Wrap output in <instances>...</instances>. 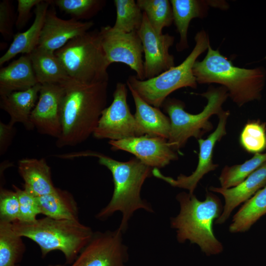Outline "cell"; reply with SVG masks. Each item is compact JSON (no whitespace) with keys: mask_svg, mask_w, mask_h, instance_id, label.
<instances>
[{"mask_svg":"<svg viewBox=\"0 0 266 266\" xmlns=\"http://www.w3.org/2000/svg\"><path fill=\"white\" fill-rule=\"evenodd\" d=\"M82 157L98 158L99 163L106 167L112 175L114 191L112 198L107 205L96 215L98 219L105 220L115 212H121L122 218L119 228L124 233L135 211L142 209L149 212H153L151 205L142 199L140 195L144 181L152 175V168L136 157H133L127 162H120L90 150L61 155V158L64 159Z\"/></svg>","mask_w":266,"mask_h":266,"instance_id":"1","label":"cell"},{"mask_svg":"<svg viewBox=\"0 0 266 266\" xmlns=\"http://www.w3.org/2000/svg\"><path fill=\"white\" fill-rule=\"evenodd\" d=\"M61 84L65 95L62 133L56 142L59 148L75 146L93 135L106 107L108 81L87 83L69 77Z\"/></svg>","mask_w":266,"mask_h":266,"instance_id":"2","label":"cell"},{"mask_svg":"<svg viewBox=\"0 0 266 266\" xmlns=\"http://www.w3.org/2000/svg\"><path fill=\"white\" fill-rule=\"evenodd\" d=\"M193 71L198 83H216L224 87L229 97L239 107L260 100L266 80L263 66L245 68L235 66L210 45L204 59L196 61Z\"/></svg>","mask_w":266,"mask_h":266,"instance_id":"3","label":"cell"},{"mask_svg":"<svg viewBox=\"0 0 266 266\" xmlns=\"http://www.w3.org/2000/svg\"><path fill=\"white\" fill-rule=\"evenodd\" d=\"M179 203V214L170 219V225L176 230L180 243L189 240L197 244L207 256L216 255L223 249L215 237L213 223L221 214L222 202L215 194L207 192L205 199L199 200L194 194L181 192L176 196Z\"/></svg>","mask_w":266,"mask_h":266,"instance_id":"4","label":"cell"},{"mask_svg":"<svg viewBox=\"0 0 266 266\" xmlns=\"http://www.w3.org/2000/svg\"><path fill=\"white\" fill-rule=\"evenodd\" d=\"M14 232L34 241L42 257L53 250L61 251L66 263L72 264L92 238L94 232L79 220L55 219L46 217L31 222L15 221Z\"/></svg>","mask_w":266,"mask_h":266,"instance_id":"5","label":"cell"},{"mask_svg":"<svg viewBox=\"0 0 266 266\" xmlns=\"http://www.w3.org/2000/svg\"><path fill=\"white\" fill-rule=\"evenodd\" d=\"M200 95L206 99L207 104L200 112L196 114L186 112L184 102L175 98H167L163 104L170 121L167 141L175 151L183 148L190 137L198 140L213 129L209 119L213 115L218 116L224 111L223 104L229 97L227 90L222 86H210Z\"/></svg>","mask_w":266,"mask_h":266,"instance_id":"6","label":"cell"},{"mask_svg":"<svg viewBox=\"0 0 266 266\" xmlns=\"http://www.w3.org/2000/svg\"><path fill=\"white\" fill-rule=\"evenodd\" d=\"M195 45L180 65L174 66L160 75L149 79L140 80L135 75H130L128 86L151 105L160 108L167 97L174 91L183 87L196 88L198 83L193 68L198 58L208 49L210 44L208 35L202 30L195 36Z\"/></svg>","mask_w":266,"mask_h":266,"instance_id":"7","label":"cell"},{"mask_svg":"<svg viewBox=\"0 0 266 266\" xmlns=\"http://www.w3.org/2000/svg\"><path fill=\"white\" fill-rule=\"evenodd\" d=\"M55 53L70 78L87 83L108 81L110 64L100 31H88L72 39Z\"/></svg>","mask_w":266,"mask_h":266,"instance_id":"8","label":"cell"},{"mask_svg":"<svg viewBox=\"0 0 266 266\" xmlns=\"http://www.w3.org/2000/svg\"><path fill=\"white\" fill-rule=\"evenodd\" d=\"M127 85L118 82L111 104L102 111L92 135L98 139L118 140L143 136L127 103Z\"/></svg>","mask_w":266,"mask_h":266,"instance_id":"9","label":"cell"},{"mask_svg":"<svg viewBox=\"0 0 266 266\" xmlns=\"http://www.w3.org/2000/svg\"><path fill=\"white\" fill-rule=\"evenodd\" d=\"M123 232H97L69 266H126L128 247L123 241Z\"/></svg>","mask_w":266,"mask_h":266,"instance_id":"10","label":"cell"},{"mask_svg":"<svg viewBox=\"0 0 266 266\" xmlns=\"http://www.w3.org/2000/svg\"><path fill=\"white\" fill-rule=\"evenodd\" d=\"M100 33L102 46L109 64L123 63L136 72L138 79L145 80L143 49L138 32H118L113 31L112 27L106 26L100 28Z\"/></svg>","mask_w":266,"mask_h":266,"instance_id":"11","label":"cell"},{"mask_svg":"<svg viewBox=\"0 0 266 266\" xmlns=\"http://www.w3.org/2000/svg\"><path fill=\"white\" fill-rule=\"evenodd\" d=\"M230 115L229 110L223 111L218 116L216 129L206 139H198L199 161L195 170L188 176L181 174L174 179L164 175L158 168H153L152 175L162 179L172 187L185 189L193 194L200 180L207 173L214 170L218 166L213 163V154L215 144L226 134V124Z\"/></svg>","mask_w":266,"mask_h":266,"instance_id":"12","label":"cell"},{"mask_svg":"<svg viewBox=\"0 0 266 266\" xmlns=\"http://www.w3.org/2000/svg\"><path fill=\"white\" fill-rule=\"evenodd\" d=\"M137 32L144 53L145 80L154 78L175 66L174 56L169 52L174 42L173 36L157 33L144 12L142 23Z\"/></svg>","mask_w":266,"mask_h":266,"instance_id":"13","label":"cell"},{"mask_svg":"<svg viewBox=\"0 0 266 266\" xmlns=\"http://www.w3.org/2000/svg\"><path fill=\"white\" fill-rule=\"evenodd\" d=\"M65 89L61 84H41L39 97L30 117L41 134L59 138L62 133V109Z\"/></svg>","mask_w":266,"mask_h":266,"instance_id":"14","label":"cell"},{"mask_svg":"<svg viewBox=\"0 0 266 266\" xmlns=\"http://www.w3.org/2000/svg\"><path fill=\"white\" fill-rule=\"evenodd\" d=\"M108 143L112 150L130 153L152 168H163L178 158L167 139L162 137L143 135L109 140Z\"/></svg>","mask_w":266,"mask_h":266,"instance_id":"15","label":"cell"},{"mask_svg":"<svg viewBox=\"0 0 266 266\" xmlns=\"http://www.w3.org/2000/svg\"><path fill=\"white\" fill-rule=\"evenodd\" d=\"M93 25V21L62 19L54 9L48 10L37 47L55 53L72 39L88 32Z\"/></svg>","mask_w":266,"mask_h":266,"instance_id":"16","label":"cell"},{"mask_svg":"<svg viewBox=\"0 0 266 266\" xmlns=\"http://www.w3.org/2000/svg\"><path fill=\"white\" fill-rule=\"evenodd\" d=\"M266 186V163L235 187L228 189L210 187V191L221 194L225 200L223 211L215 223L218 225L224 223L235 207L246 202Z\"/></svg>","mask_w":266,"mask_h":266,"instance_id":"17","label":"cell"},{"mask_svg":"<svg viewBox=\"0 0 266 266\" xmlns=\"http://www.w3.org/2000/svg\"><path fill=\"white\" fill-rule=\"evenodd\" d=\"M173 22L180 35L176 50L182 51L188 48V31L191 21L196 18H202L207 13L209 6L226 9L228 4L224 1L199 0H171Z\"/></svg>","mask_w":266,"mask_h":266,"instance_id":"18","label":"cell"},{"mask_svg":"<svg viewBox=\"0 0 266 266\" xmlns=\"http://www.w3.org/2000/svg\"><path fill=\"white\" fill-rule=\"evenodd\" d=\"M40 87L41 84L38 83L27 90L0 96V108L9 115V124L14 126L21 123L27 130L34 129L30 117L37 101Z\"/></svg>","mask_w":266,"mask_h":266,"instance_id":"19","label":"cell"},{"mask_svg":"<svg viewBox=\"0 0 266 266\" xmlns=\"http://www.w3.org/2000/svg\"><path fill=\"white\" fill-rule=\"evenodd\" d=\"M128 87L134 102V116L142 135L168 139L170 130L169 117L163 113L159 108L153 106L144 101L131 87Z\"/></svg>","mask_w":266,"mask_h":266,"instance_id":"20","label":"cell"},{"mask_svg":"<svg viewBox=\"0 0 266 266\" xmlns=\"http://www.w3.org/2000/svg\"><path fill=\"white\" fill-rule=\"evenodd\" d=\"M38 84L29 54L22 56L0 70V95L25 91Z\"/></svg>","mask_w":266,"mask_h":266,"instance_id":"21","label":"cell"},{"mask_svg":"<svg viewBox=\"0 0 266 266\" xmlns=\"http://www.w3.org/2000/svg\"><path fill=\"white\" fill-rule=\"evenodd\" d=\"M51 3V0H42L35 6L33 22L28 30L13 36L9 48L0 58V66L19 54H31L38 46L45 16Z\"/></svg>","mask_w":266,"mask_h":266,"instance_id":"22","label":"cell"},{"mask_svg":"<svg viewBox=\"0 0 266 266\" xmlns=\"http://www.w3.org/2000/svg\"><path fill=\"white\" fill-rule=\"evenodd\" d=\"M18 172L24 181V189L36 197L55 190L51 169L44 159L25 158L18 162Z\"/></svg>","mask_w":266,"mask_h":266,"instance_id":"23","label":"cell"},{"mask_svg":"<svg viewBox=\"0 0 266 266\" xmlns=\"http://www.w3.org/2000/svg\"><path fill=\"white\" fill-rule=\"evenodd\" d=\"M29 55L38 83L61 84L69 78L54 52L37 47Z\"/></svg>","mask_w":266,"mask_h":266,"instance_id":"24","label":"cell"},{"mask_svg":"<svg viewBox=\"0 0 266 266\" xmlns=\"http://www.w3.org/2000/svg\"><path fill=\"white\" fill-rule=\"evenodd\" d=\"M41 214L55 219L78 220L77 203L66 190L56 188L46 195L37 197Z\"/></svg>","mask_w":266,"mask_h":266,"instance_id":"25","label":"cell"},{"mask_svg":"<svg viewBox=\"0 0 266 266\" xmlns=\"http://www.w3.org/2000/svg\"><path fill=\"white\" fill-rule=\"evenodd\" d=\"M266 215V186L244 202L234 215L229 227L232 233H243Z\"/></svg>","mask_w":266,"mask_h":266,"instance_id":"26","label":"cell"},{"mask_svg":"<svg viewBox=\"0 0 266 266\" xmlns=\"http://www.w3.org/2000/svg\"><path fill=\"white\" fill-rule=\"evenodd\" d=\"M25 251L22 237L14 232L12 223L0 221V266H16Z\"/></svg>","mask_w":266,"mask_h":266,"instance_id":"27","label":"cell"},{"mask_svg":"<svg viewBox=\"0 0 266 266\" xmlns=\"http://www.w3.org/2000/svg\"><path fill=\"white\" fill-rule=\"evenodd\" d=\"M116 18L113 31L129 33L138 32L142 23L143 12L134 0H114Z\"/></svg>","mask_w":266,"mask_h":266,"instance_id":"28","label":"cell"},{"mask_svg":"<svg viewBox=\"0 0 266 266\" xmlns=\"http://www.w3.org/2000/svg\"><path fill=\"white\" fill-rule=\"evenodd\" d=\"M266 163V153L254 154L242 164L232 166H226L219 177L221 187L224 189L235 187Z\"/></svg>","mask_w":266,"mask_h":266,"instance_id":"29","label":"cell"},{"mask_svg":"<svg viewBox=\"0 0 266 266\" xmlns=\"http://www.w3.org/2000/svg\"><path fill=\"white\" fill-rule=\"evenodd\" d=\"M136 2L145 14L150 25L159 34L173 22L171 3L168 0H137Z\"/></svg>","mask_w":266,"mask_h":266,"instance_id":"30","label":"cell"},{"mask_svg":"<svg viewBox=\"0 0 266 266\" xmlns=\"http://www.w3.org/2000/svg\"><path fill=\"white\" fill-rule=\"evenodd\" d=\"M239 142L248 153H261L266 149V126L259 120L249 121L239 136Z\"/></svg>","mask_w":266,"mask_h":266,"instance_id":"31","label":"cell"},{"mask_svg":"<svg viewBox=\"0 0 266 266\" xmlns=\"http://www.w3.org/2000/svg\"><path fill=\"white\" fill-rule=\"evenodd\" d=\"M59 8L72 18L80 21L93 16L104 4L100 0H51Z\"/></svg>","mask_w":266,"mask_h":266,"instance_id":"32","label":"cell"},{"mask_svg":"<svg viewBox=\"0 0 266 266\" xmlns=\"http://www.w3.org/2000/svg\"><path fill=\"white\" fill-rule=\"evenodd\" d=\"M19 202L20 214L18 221L31 222L36 220V216L41 213L37 197L27 190L12 185Z\"/></svg>","mask_w":266,"mask_h":266,"instance_id":"33","label":"cell"},{"mask_svg":"<svg viewBox=\"0 0 266 266\" xmlns=\"http://www.w3.org/2000/svg\"><path fill=\"white\" fill-rule=\"evenodd\" d=\"M19 202L14 191L1 188L0 191V221L13 223L19 218Z\"/></svg>","mask_w":266,"mask_h":266,"instance_id":"34","label":"cell"},{"mask_svg":"<svg viewBox=\"0 0 266 266\" xmlns=\"http://www.w3.org/2000/svg\"><path fill=\"white\" fill-rule=\"evenodd\" d=\"M13 24V11L9 0H4L0 3V32L4 37L12 35Z\"/></svg>","mask_w":266,"mask_h":266,"instance_id":"35","label":"cell"},{"mask_svg":"<svg viewBox=\"0 0 266 266\" xmlns=\"http://www.w3.org/2000/svg\"><path fill=\"white\" fill-rule=\"evenodd\" d=\"M41 1L42 0H18V16L16 21L17 28L24 27L30 18L32 9Z\"/></svg>","mask_w":266,"mask_h":266,"instance_id":"36","label":"cell"},{"mask_svg":"<svg viewBox=\"0 0 266 266\" xmlns=\"http://www.w3.org/2000/svg\"><path fill=\"white\" fill-rule=\"evenodd\" d=\"M16 133L14 126L0 121V155H3L10 146Z\"/></svg>","mask_w":266,"mask_h":266,"instance_id":"37","label":"cell"},{"mask_svg":"<svg viewBox=\"0 0 266 266\" xmlns=\"http://www.w3.org/2000/svg\"><path fill=\"white\" fill-rule=\"evenodd\" d=\"M48 266H66L65 265H50Z\"/></svg>","mask_w":266,"mask_h":266,"instance_id":"38","label":"cell"},{"mask_svg":"<svg viewBox=\"0 0 266 266\" xmlns=\"http://www.w3.org/2000/svg\"></svg>","mask_w":266,"mask_h":266,"instance_id":"39","label":"cell"}]
</instances>
